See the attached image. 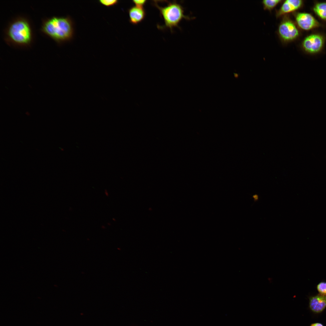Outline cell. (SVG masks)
<instances>
[{"label": "cell", "mask_w": 326, "mask_h": 326, "mask_svg": "<svg viewBox=\"0 0 326 326\" xmlns=\"http://www.w3.org/2000/svg\"><path fill=\"white\" fill-rule=\"evenodd\" d=\"M41 30L57 43L70 40L74 32L69 17H53L43 20Z\"/></svg>", "instance_id": "6da1fadb"}, {"label": "cell", "mask_w": 326, "mask_h": 326, "mask_svg": "<svg viewBox=\"0 0 326 326\" xmlns=\"http://www.w3.org/2000/svg\"><path fill=\"white\" fill-rule=\"evenodd\" d=\"M8 42L21 46L30 45L33 40V34L29 21L18 17L11 22L5 31Z\"/></svg>", "instance_id": "7a4b0ae2"}, {"label": "cell", "mask_w": 326, "mask_h": 326, "mask_svg": "<svg viewBox=\"0 0 326 326\" xmlns=\"http://www.w3.org/2000/svg\"><path fill=\"white\" fill-rule=\"evenodd\" d=\"M154 5L159 10L160 14L164 21L165 25L161 28H167L172 31L173 28L178 27L183 19L190 20V17L184 14L183 7L176 2H168L167 6L160 7L155 1Z\"/></svg>", "instance_id": "3957f363"}, {"label": "cell", "mask_w": 326, "mask_h": 326, "mask_svg": "<svg viewBox=\"0 0 326 326\" xmlns=\"http://www.w3.org/2000/svg\"><path fill=\"white\" fill-rule=\"evenodd\" d=\"M278 33L280 39L285 42L295 40L299 35V31L296 25L286 17L283 19L279 24Z\"/></svg>", "instance_id": "277c9868"}, {"label": "cell", "mask_w": 326, "mask_h": 326, "mask_svg": "<svg viewBox=\"0 0 326 326\" xmlns=\"http://www.w3.org/2000/svg\"><path fill=\"white\" fill-rule=\"evenodd\" d=\"M324 42V39L322 36L317 34H312L304 39L302 45L306 51L311 53H315L321 50Z\"/></svg>", "instance_id": "5b68a950"}, {"label": "cell", "mask_w": 326, "mask_h": 326, "mask_svg": "<svg viewBox=\"0 0 326 326\" xmlns=\"http://www.w3.org/2000/svg\"><path fill=\"white\" fill-rule=\"evenodd\" d=\"M296 22L301 29L308 30L319 26V24L311 14L306 13H299L295 16Z\"/></svg>", "instance_id": "8992f818"}, {"label": "cell", "mask_w": 326, "mask_h": 326, "mask_svg": "<svg viewBox=\"0 0 326 326\" xmlns=\"http://www.w3.org/2000/svg\"><path fill=\"white\" fill-rule=\"evenodd\" d=\"M309 308L316 314L322 313L326 308V296L318 294L309 297Z\"/></svg>", "instance_id": "52a82bcc"}, {"label": "cell", "mask_w": 326, "mask_h": 326, "mask_svg": "<svg viewBox=\"0 0 326 326\" xmlns=\"http://www.w3.org/2000/svg\"><path fill=\"white\" fill-rule=\"evenodd\" d=\"M302 1L301 0H286L283 3L280 8L276 12L277 18L294 11L299 8L302 5Z\"/></svg>", "instance_id": "ba28073f"}, {"label": "cell", "mask_w": 326, "mask_h": 326, "mask_svg": "<svg viewBox=\"0 0 326 326\" xmlns=\"http://www.w3.org/2000/svg\"><path fill=\"white\" fill-rule=\"evenodd\" d=\"M129 21L133 24H137L145 18L146 13L143 8L136 6H133L128 10Z\"/></svg>", "instance_id": "9c48e42d"}, {"label": "cell", "mask_w": 326, "mask_h": 326, "mask_svg": "<svg viewBox=\"0 0 326 326\" xmlns=\"http://www.w3.org/2000/svg\"><path fill=\"white\" fill-rule=\"evenodd\" d=\"M314 11L321 18L326 20V2H320L316 4L314 6Z\"/></svg>", "instance_id": "30bf717a"}, {"label": "cell", "mask_w": 326, "mask_h": 326, "mask_svg": "<svg viewBox=\"0 0 326 326\" xmlns=\"http://www.w3.org/2000/svg\"><path fill=\"white\" fill-rule=\"evenodd\" d=\"M282 1L281 0H264L262 1V3L264 9L270 11Z\"/></svg>", "instance_id": "8fae6325"}, {"label": "cell", "mask_w": 326, "mask_h": 326, "mask_svg": "<svg viewBox=\"0 0 326 326\" xmlns=\"http://www.w3.org/2000/svg\"><path fill=\"white\" fill-rule=\"evenodd\" d=\"M317 289L319 294L326 296V282L319 283L317 286Z\"/></svg>", "instance_id": "7c38bea8"}, {"label": "cell", "mask_w": 326, "mask_h": 326, "mask_svg": "<svg viewBox=\"0 0 326 326\" xmlns=\"http://www.w3.org/2000/svg\"><path fill=\"white\" fill-rule=\"evenodd\" d=\"M99 1L101 4L107 7L115 5L118 2L117 0H100Z\"/></svg>", "instance_id": "4fadbf2b"}, {"label": "cell", "mask_w": 326, "mask_h": 326, "mask_svg": "<svg viewBox=\"0 0 326 326\" xmlns=\"http://www.w3.org/2000/svg\"><path fill=\"white\" fill-rule=\"evenodd\" d=\"M147 2L146 0H133V2L135 6L138 7L143 8L144 6L145 5Z\"/></svg>", "instance_id": "5bb4252c"}, {"label": "cell", "mask_w": 326, "mask_h": 326, "mask_svg": "<svg viewBox=\"0 0 326 326\" xmlns=\"http://www.w3.org/2000/svg\"><path fill=\"white\" fill-rule=\"evenodd\" d=\"M309 326H324L321 323L319 322L314 323L311 324Z\"/></svg>", "instance_id": "9a60e30c"}]
</instances>
